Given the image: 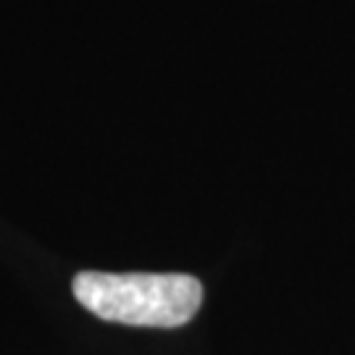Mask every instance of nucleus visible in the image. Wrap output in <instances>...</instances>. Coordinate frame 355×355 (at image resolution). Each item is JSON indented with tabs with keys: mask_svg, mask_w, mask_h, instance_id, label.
<instances>
[{
	"mask_svg": "<svg viewBox=\"0 0 355 355\" xmlns=\"http://www.w3.org/2000/svg\"><path fill=\"white\" fill-rule=\"evenodd\" d=\"M74 297L103 321L174 329L198 313L203 284L190 274L82 271L74 279Z\"/></svg>",
	"mask_w": 355,
	"mask_h": 355,
	"instance_id": "1",
	"label": "nucleus"
}]
</instances>
